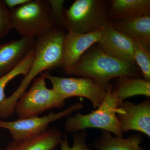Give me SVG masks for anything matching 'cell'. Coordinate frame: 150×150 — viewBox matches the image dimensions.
Returning <instances> with one entry per match:
<instances>
[{"instance_id":"6da1fadb","label":"cell","mask_w":150,"mask_h":150,"mask_svg":"<svg viewBox=\"0 0 150 150\" xmlns=\"http://www.w3.org/2000/svg\"><path fill=\"white\" fill-rule=\"evenodd\" d=\"M64 29L55 26L46 35L35 39L34 62L17 88L0 103V118L6 119L13 115L17 101L38 75L49 69L62 67L63 41L66 33Z\"/></svg>"},{"instance_id":"7a4b0ae2","label":"cell","mask_w":150,"mask_h":150,"mask_svg":"<svg viewBox=\"0 0 150 150\" xmlns=\"http://www.w3.org/2000/svg\"><path fill=\"white\" fill-rule=\"evenodd\" d=\"M67 75L81 76L102 83L127 76L139 78L142 75L137 64L110 56L100 48L98 43L87 51L74 65L63 69Z\"/></svg>"},{"instance_id":"3957f363","label":"cell","mask_w":150,"mask_h":150,"mask_svg":"<svg viewBox=\"0 0 150 150\" xmlns=\"http://www.w3.org/2000/svg\"><path fill=\"white\" fill-rule=\"evenodd\" d=\"M109 1L76 0L64 8V23L68 31L86 34L109 25Z\"/></svg>"},{"instance_id":"277c9868","label":"cell","mask_w":150,"mask_h":150,"mask_svg":"<svg viewBox=\"0 0 150 150\" xmlns=\"http://www.w3.org/2000/svg\"><path fill=\"white\" fill-rule=\"evenodd\" d=\"M12 15L13 29L23 38L42 37L56 26L48 0H30Z\"/></svg>"},{"instance_id":"5b68a950","label":"cell","mask_w":150,"mask_h":150,"mask_svg":"<svg viewBox=\"0 0 150 150\" xmlns=\"http://www.w3.org/2000/svg\"><path fill=\"white\" fill-rule=\"evenodd\" d=\"M112 85L103 102L96 110L88 114L77 112L67 117L64 124L66 132L75 134L85 129L95 128L112 133L118 138H123L120 123L116 115L119 100L112 91Z\"/></svg>"},{"instance_id":"8992f818","label":"cell","mask_w":150,"mask_h":150,"mask_svg":"<svg viewBox=\"0 0 150 150\" xmlns=\"http://www.w3.org/2000/svg\"><path fill=\"white\" fill-rule=\"evenodd\" d=\"M46 78L42 74L35 79L27 91L17 101L15 112L18 118L39 116L53 108H62L67 98L53 88L46 86Z\"/></svg>"},{"instance_id":"52a82bcc","label":"cell","mask_w":150,"mask_h":150,"mask_svg":"<svg viewBox=\"0 0 150 150\" xmlns=\"http://www.w3.org/2000/svg\"><path fill=\"white\" fill-rule=\"evenodd\" d=\"M50 81L52 88L56 90L66 98L72 97L86 98L96 109L103 102L109 88V83H102L87 77H60L47 73L41 74Z\"/></svg>"},{"instance_id":"ba28073f","label":"cell","mask_w":150,"mask_h":150,"mask_svg":"<svg viewBox=\"0 0 150 150\" xmlns=\"http://www.w3.org/2000/svg\"><path fill=\"white\" fill-rule=\"evenodd\" d=\"M83 107L82 103L77 102L60 112L51 111L41 117L18 118L13 121L0 120V128L8 130L13 140L27 139L43 134L51 123L69 116Z\"/></svg>"},{"instance_id":"9c48e42d","label":"cell","mask_w":150,"mask_h":150,"mask_svg":"<svg viewBox=\"0 0 150 150\" xmlns=\"http://www.w3.org/2000/svg\"><path fill=\"white\" fill-rule=\"evenodd\" d=\"M116 115L122 133L136 131L150 137V99L139 104L129 101H118Z\"/></svg>"},{"instance_id":"30bf717a","label":"cell","mask_w":150,"mask_h":150,"mask_svg":"<svg viewBox=\"0 0 150 150\" xmlns=\"http://www.w3.org/2000/svg\"><path fill=\"white\" fill-rule=\"evenodd\" d=\"M103 29L86 34L68 31L63 41L62 69L76 64L87 51L99 42Z\"/></svg>"},{"instance_id":"8fae6325","label":"cell","mask_w":150,"mask_h":150,"mask_svg":"<svg viewBox=\"0 0 150 150\" xmlns=\"http://www.w3.org/2000/svg\"><path fill=\"white\" fill-rule=\"evenodd\" d=\"M98 44L103 51L110 56L135 63L133 39L109 24L103 29L102 37Z\"/></svg>"},{"instance_id":"7c38bea8","label":"cell","mask_w":150,"mask_h":150,"mask_svg":"<svg viewBox=\"0 0 150 150\" xmlns=\"http://www.w3.org/2000/svg\"><path fill=\"white\" fill-rule=\"evenodd\" d=\"M35 39L21 38L0 43V77L13 69L34 48Z\"/></svg>"},{"instance_id":"4fadbf2b","label":"cell","mask_w":150,"mask_h":150,"mask_svg":"<svg viewBox=\"0 0 150 150\" xmlns=\"http://www.w3.org/2000/svg\"><path fill=\"white\" fill-rule=\"evenodd\" d=\"M56 127L49 128L43 134L23 139L13 140L0 150H54L63 138Z\"/></svg>"},{"instance_id":"5bb4252c","label":"cell","mask_w":150,"mask_h":150,"mask_svg":"<svg viewBox=\"0 0 150 150\" xmlns=\"http://www.w3.org/2000/svg\"><path fill=\"white\" fill-rule=\"evenodd\" d=\"M108 15L109 22L150 15V1L110 0Z\"/></svg>"},{"instance_id":"9a60e30c","label":"cell","mask_w":150,"mask_h":150,"mask_svg":"<svg viewBox=\"0 0 150 150\" xmlns=\"http://www.w3.org/2000/svg\"><path fill=\"white\" fill-rule=\"evenodd\" d=\"M115 29L133 39L150 46V15L126 20L109 22Z\"/></svg>"},{"instance_id":"2e32d148","label":"cell","mask_w":150,"mask_h":150,"mask_svg":"<svg viewBox=\"0 0 150 150\" xmlns=\"http://www.w3.org/2000/svg\"><path fill=\"white\" fill-rule=\"evenodd\" d=\"M112 91L119 101L136 96L150 98V81L130 76H122L114 79Z\"/></svg>"},{"instance_id":"e0dca14e","label":"cell","mask_w":150,"mask_h":150,"mask_svg":"<svg viewBox=\"0 0 150 150\" xmlns=\"http://www.w3.org/2000/svg\"><path fill=\"white\" fill-rule=\"evenodd\" d=\"M142 140L139 134H132L124 139L112 137L110 132L102 131L93 146L98 150H146L141 146Z\"/></svg>"},{"instance_id":"ac0fdd59","label":"cell","mask_w":150,"mask_h":150,"mask_svg":"<svg viewBox=\"0 0 150 150\" xmlns=\"http://www.w3.org/2000/svg\"><path fill=\"white\" fill-rule=\"evenodd\" d=\"M35 57L34 48L29 51L24 59L13 70L0 77V103L5 99V93L6 86L15 78L23 75L25 76L29 71Z\"/></svg>"},{"instance_id":"d6986e66","label":"cell","mask_w":150,"mask_h":150,"mask_svg":"<svg viewBox=\"0 0 150 150\" xmlns=\"http://www.w3.org/2000/svg\"><path fill=\"white\" fill-rule=\"evenodd\" d=\"M133 39L134 62L139 68L146 80L150 81V47L139 40Z\"/></svg>"},{"instance_id":"ffe728a7","label":"cell","mask_w":150,"mask_h":150,"mask_svg":"<svg viewBox=\"0 0 150 150\" xmlns=\"http://www.w3.org/2000/svg\"><path fill=\"white\" fill-rule=\"evenodd\" d=\"M75 133L74 135V143L70 146L67 135L60 142L61 150H95L90 148L86 144L87 134L85 130Z\"/></svg>"},{"instance_id":"44dd1931","label":"cell","mask_w":150,"mask_h":150,"mask_svg":"<svg viewBox=\"0 0 150 150\" xmlns=\"http://www.w3.org/2000/svg\"><path fill=\"white\" fill-rule=\"evenodd\" d=\"M13 29L12 11L0 0V39L6 37Z\"/></svg>"},{"instance_id":"7402d4cb","label":"cell","mask_w":150,"mask_h":150,"mask_svg":"<svg viewBox=\"0 0 150 150\" xmlns=\"http://www.w3.org/2000/svg\"><path fill=\"white\" fill-rule=\"evenodd\" d=\"M56 26L65 28L64 23L63 5L64 0H48Z\"/></svg>"},{"instance_id":"603a6c76","label":"cell","mask_w":150,"mask_h":150,"mask_svg":"<svg viewBox=\"0 0 150 150\" xmlns=\"http://www.w3.org/2000/svg\"><path fill=\"white\" fill-rule=\"evenodd\" d=\"M30 0H3V2L10 10L12 11L23 5Z\"/></svg>"}]
</instances>
